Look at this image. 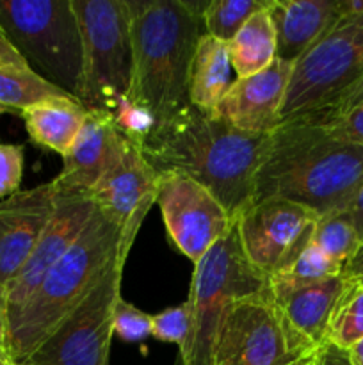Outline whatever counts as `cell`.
<instances>
[{"label":"cell","instance_id":"cell-3","mask_svg":"<svg viewBox=\"0 0 363 365\" xmlns=\"http://www.w3.org/2000/svg\"><path fill=\"white\" fill-rule=\"evenodd\" d=\"M127 6L132 38L127 96L152 110L160 123L189 103L203 20L189 13L182 0H127Z\"/></svg>","mask_w":363,"mask_h":365},{"label":"cell","instance_id":"cell-29","mask_svg":"<svg viewBox=\"0 0 363 365\" xmlns=\"http://www.w3.org/2000/svg\"><path fill=\"white\" fill-rule=\"evenodd\" d=\"M189 331H191V307L187 302L152 316V335L157 341L169 342L182 348L187 341Z\"/></svg>","mask_w":363,"mask_h":365},{"label":"cell","instance_id":"cell-42","mask_svg":"<svg viewBox=\"0 0 363 365\" xmlns=\"http://www.w3.org/2000/svg\"><path fill=\"white\" fill-rule=\"evenodd\" d=\"M2 114H13V113H11L9 109H6V107L0 106V116H2Z\"/></svg>","mask_w":363,"mask_h":365},{"label":"cell","instance_id":"cell-25","mask_svg":"<svg viewBox=\"0 0 363 365\" xmlns=\"http://www.w3.org/2000/svg\"><path fill=\"white\" fill-rule=\"evenodd\" d=\"M363 339V284L347 280L344 294L335 309L327 342L347 351Z\"/></svg>","mask_w":363,"mask_h":365},{"label":"cell","instance_id":"cell-23","mask_svg":"<svg viewBox=\"0 0 363 365\" xmlns=\"http://www.w3.org/2000/svg\"><path fill=\"white\" fill-rule=\"evenodd\" d=\"M57 98H75L31 68L0 66V106L21 114L36 103Z\"/></svg>","mask_w":363,"mask_h":365},{"label":"cell","instance_id":"cell-43","mask_svg":"<svg viewBox=\"0 0 363 365\" xmlns=\"http://www.w3.org/2000/svg\"><path fill=\"white\" fill-rule=\"evenodd\" d=\"M18 365H38V364H34V362H21V364H18Z\"/></svg>","mask_w":363,"mask_h":365},{"label":"cell","instance_id":"cell-20","mask_svg":"<svg viewBox=\"0 0 363 365\" xmlns=\"http://www.w3.org/2000/svg\"><path fill=\"white\" fill-rule=\"evenodd\" d=\"M231 70L228 43L203 32L192 61L189 103L198 107L201 113L217 118L221 100L231 86Z\"/></svg>","mask_w":363,"mask_h":365},{"label":"cell","instance_id":"cell-38","mask_svg":"<svg viewBox=\"0 0 363 365\" xmlns=\"http://www.w3.org/2000/svg\"><path fill=\"white\" fill-rule=\"evenodd\" d=\"M340 18L363 16V0H338Z\"/></svg>","mask_w":363,"mask_h":365},{"label":"cell","instance_id":"cell-10","mask_svg":"<svg viewBox=\"0 0 363 365\" xmlns=\"http://www.w3.org/2000/svg\"><path fill=\"white\" fill-rule=\"evenodd\" d=\"M317 217L294 202L265 198L242 210L235 227L246 259L269 278L290 266L310 245Z\"/></svg>","mask_w":363,"mask_h":365},{"label":"cell","instance_id":"cell-41","mask_svg":"<svg viewBox=\"0 0 363 365\" xmlns=\"http://www.w3.org/2000/svg\"><path fill=\"white\" fill-rule=\"evenodd\" d=\"M0 365H18L11 356V353L6 349V346L2 344H0Z\"/></svg>","mask_w":363,"mask_h":365},{"label":"cell","instance_id":"cell-36","mask_svg":"<svg viewBox=\"0 0 363 365\" xmlns=\"http://www.w3.org/2000/svg\"><path fill=\"white\" fill-rule=\"evenodd\" d=\"M349 214H351L352 223H354V227H356V232H358L359 239H362V242H363V182H362V185H359L358 192H356L354 200H352Z\"/></svg>","mask_w":363,"mask_h":365},{"label":"cell","instance_id":"cell-15","mask_svg":"<svg viewBox=\"0 0 363 365\" xmlns=\"http://www.w3.org/2000/svg\"><path fill=\"white\" fill-rule=\"evenodd\" d=\"M159 182V173L142 155L141 146L127 139L121 157L96 182L89 196L125 232L139 234L146 214L157 203Z\"/></svg>","mask_w":363,"mask_h":365},{"label":"cell","instance_id":"cell-24","mask_svg":"<svg viewBox=\"0 0 363 365\" xmlns=\"http://www.w3.org/2000/svg\"><path fill=\"white\" fill-rule=\"evenodd\" d=\"M310 242L322 250L330 259L340 264L342 267L351 262L352 257L358 253L359 246H362V239L356 232L349 210L317 217Z\"/></svg>","mask_w":363,"mask_h":365},{"label":"cell","instance_id":"cell-17","mask_svg":"<svg viewBox=\"0 0 363 365\" xmlns=\"http://www.w3.org/2000/svg\"><path fill=\"white\" fill-rule=\"evenodd\" d=\"M292 64L274 59L265 70L231 82L217 118L242 134L270 135L281 123V107L290 82Z\"/></svg>","mask_w":363,"mask_h":365},{"label":"cell","instance_id":"cell-13","mask_svg":"<svg viewBox=\"0 0 363 365\" xmlns=\"http://www.w3.org/2000/svg\"><path fill=\"white\" fill-rule=\"evenodd\" d=\"M95 210L96 205L88 192L63 191L57 187L56 210L48 227L43 232L25 266L6 289L7 328L16 321L50 269L73 246Z\"/></svg>","mask_w":363,"mask_h":365},{"label":"cell","instance_id":"cell-1","mask_svg":"<svg viewBox=\"0 0 363 365\" xmlns=\"http://www.w3.org/2000/svg\"><path fill=\"white\" fill-rule=\"evenodd\" d=\"M269 135L235 130L187 103L157 123L141 152L160 175L180 173L209 189L237 221L255 198V177Z\"/></svg>","mask_w":363,"mask_h":365},{"label":"cell","instance_id":"cell-22","mask_svg":"<svg viewBox=\"0 0 363 365\" xmlns=\"http://www.w3.org/2000/svg\"><path fill=\"white\" fill-rule=\"evenodd\" d=\"M228 53L237 78L251 77L274 63L276 31L269 11H260L246 21L244 27L228 43Z\"/></svg>","mask_w":363,"mask_h":365},{"label":"cell","instance_id":"cell-21","mask_svg":"<svg viewBox=\"0 0 363 365\" xmlns=\"http://www.w3.org/2000/svg\"><path fill=\"white\" fill-rule=\"evenodd\" d=\"M88 109L77 98L36 103L21 113L28 138L41 148L66 155L84 125Z\"/></svg>","mask_w":363,"mask_h":365},{"label":"cell","instance_id":"cell-5","mask_svg":"<svg viewBox=\"0 0 363 365\" xmlns=\"http://www.w3.org/2000/svg\"><path fill=\"white\" fill-rule=\"evenodd\" d=\"M265 285L267 278L246 259L237 227H233L194 264L187 298L191 331L180 348V364L214 365L217 334L228 307L258 294Z\"/></svg>","mask_w":363,"mask_h":365},{"label":"cell","instance_id":"cell-32","mask_svg":"<svg viewBox=\"0 0 363 365\" xmlns=\"http://www.w3.org/2000/svg\"><path fill=\"white\" fill-rule=\"evenodd\" d=\"M23 157L25 148L21 145L0 143V198H9L20 191Z\"/></svg>","mask_w":363,"mask_h":365},{"label":"cell","instance_id":"cell-7","mask_svg":"<svg viewBox=\"0 0 363 365\" xmlns=\"http://www.w3.org/2000/svg\"><path fill=\"white\" fill-rule=\"evenodd\" d=\"M82 41L77 98L85 109L112 110L132 86L130 11L127 0H71Z\"/></svg>","mask_w":363,"mask_h":365},{"label":"cell","instance_id":"cell-33","mask_svg":"<svg viewBox=\"0 0 363 365\" xmlns=\"http://www.w3.org/2000/svg\"><path fill=\"white\" fill-rule=\"evenodd\" d=\"M319 127L326 128L327 134L340 139V141L363 146V106L349 110L347 114L330 121V123L319 125Z\"/></svg>","mask_w":363,"mask_h":365},{"label":"cell","instance_id":"cell-39","mask_svg":"<svg viewBox=\"0 0 363 365\" xmlns=\"http://www.w3.org/2000/svg\"><path fill=\"white\" fill-rule=\"evenodd\" d=\"M7 335V309H6V291L0 285V344L6 346Z\"/></svg>","mask_w":363,"mask_h":365},{"label":"cell","instance_id":"cell-40","mask_svg":"<svg viewBox=\"0 0 363 365\" xmlns=\"http://www.w3.org/2000/svg\"><path fill=\"white\" fill-rule=\"evenodd\" d=\"M347 356L351 365H363V339L347 349Z\"/></svg>","mask_w":363,"mask_h":365},{"label":"cell","instance_id":"cell-4","mask_svg":"<svg viewBox=\"0 0 363 365\" xmlns=\"http://www.w3.org/2000/svg\"><path fill=\"white\" fill-rule=\"evenodd\" d=\"M135 237L96 207L73 246L50 269L16 321L7 328L6 349L14 362H27L59 330L93 291L121 246L134 245Z\"/></svg>","mask_w":363,"mask_h":365},{"label":"cell","instance_id":"cell-37","mask_svg":"<svg viewBox=\"0 0 363 365\" xmlns=\"http://www.w3.org/2000/svg\"><path fill=\"white\" fill-rule=\"evenodd\" d=\"M342 274H344L347 280L363 284V242H362V246H359L358 253L352 257L351 262L344 267V273Z\"/></svg>","mask_w":363,"mask_h":365},{"label":"cell","instance_id":"cell-26","mask_svg":"<svg viewBox=\"0 0 363 365\" xmlns=\"http://www.w3.org/2000/svg\"><path fill=\"white\" fill-rule=\"evenodd\" d=\"M270 0H212L203 16L205 34L230 43L253 14L267 9Z\"/></svg>","mask_w":363,"mask_h":365},{"label":"cell","instance_id":"cell-14","mask_svg":"<svg viewBox=\"0 0 363 365\" xmlns=\"http://www.w3.org/2000/svg\"><path fill=\"white\" fill-rule=\"evenodd\" d=\"M267 287L285 337L295 355L302 356L326 344L331 317L347 287L344 274L305 285L267 278Z\"/></svg>","mask_w":363,"mask_h":365},{"label":"cell","instance_id":"cell-34","mask_svg":"<svg viewBox=\"0 0 363 365\" xmlns=\"http://www.w3.org/2000/svg\"><path fill=\"white\" fill-rule=\"evenodd\" d=\"M292 365H351V362H349L347 351L326 342L320 348L299 356Z\"/></svg>","mask_w":363,"mask_h":365},{"label":"cell","instance_id":"cell-9","mask_svg":"<svg viewBox=\"0 0 363 365\" xmlns=\"http://www.w3.org/2000/svg\"><path fill=\"white\" fill-rule=\"evenodd\" d=\"M121 246L105 273L59 330L27 360L38 365H109L114 312L121 298L125 264L132 250Z\"/></svg>","mask_w":363,"mask_h":365},{"label":"cell","instance_id":"cell-12","mask_svg":"<svg viewBox=\"0 0 363 365\" xmlns=\"http://www.w3.org/2000/svg\"><path fill=\"white\" fill-rule=\"evenodd\" d=\"M292 351L269 287L228 307L217 334L214 365H292Z\"/></svg>","mask_w":363,"mask_h":365},{"label":"cell","instance_id":"cell-18","mask_svg":"<svg viewBox=\"0 0 363 365\" xmlns=\"http://www.w3.org/2000/svg\"><path fill=\"white\" fill-rule=\"evenodd\" d=\"M125 143L127 139L117 130L110 110L88 109L77 139L63 157V171L53 182L63 191L89 195L96 182L120 159Z\"/></svg>","mask_w":363,"mask_h":365},{"label":"cell","instance_id":"cell-6","mask_svg":"<svg viewBox=\"0 0 363 365\" xmlns=\"http://www.w3.org/2000/svg\"><path fill=\"white\" fill-rule=\"evenodd\" d=\"M0 27L31 70L77 98L82 41L71 0H0Z\"/></svg>","mask_w":363,"mask_h":365},{"label":"cell","instance_id":"cell-8","mask_svg":"<svg viewBox=\"0 0 363 365\" xmlns=\"http://www.w3.org/2000/svg\"><path fill=\"white\" fill-rule=\"evenodd\" d=\"M359 77H363V16L340 18L292 66L281 123L320 109Z\"/></svg>","mask_w":363,"mask_h":365},{"label":"cell","instance_id":"cell-30","mask_svg":"<svg viewBox=\"0 0 363 365\" xmlns=\"http://www.w3.org/2000/svg\"><path fill=\"white\" fill-rule=\"evenodd\" d=\"M114 334L125 342H141L152 335V316L120 298L114 312Z\"/></svg>","mask_w":363,"mask_h":365},{"label":"cell","instance_id":"cell-27","mask_svg":"<svg viewBox=\"0 0 363 365\" xmlns=\"http://www.w3.org/2000/svg\"><path fill=\"white\" fill-rule=\"evenodd\" d=\"M342 273H344V267L340 264L335 262L322 250L310 242L290 266L269 278L270 280L285 282V284L305 285L327 280V278L338 277Z\"/></svg>","mask_w":363,"mask_h":365},{"label":"cell","instance_id":"cell-28","mask_svg":"<svg viewBox=\"0 0 363 365\" xmlns=\"http://www.w3.org/2000/svg\"><path fill=\"white\" fill-rule=\"evenodd\" d=\"M112 116L116 127L128 141L141 146V143L155 130L157 120L149 109L141 103L134 102L127 95L120 96L112 107Z\"/></svg>","mask_w":363,"mask_h":365},{"label":"cell","instance_id":"cell-2","mask_svg":"<svg viewBox=\"0 0 363 365\" xmlns=\"http://www.w3.org/2000/svg\"><path fill=\"white\" fill-rule=\"evenodd\" d=\"M363 182V146L344 143L306 121L281 123L269 135L255 177V198H281L317 216L351 209Z\"/></svg>","mask_w":363,"mask_h":365},{"label":"cell","instance_id":"cell-31","mask_svg":"<svg viewBox=\"0 0 363 365\" xmlns=\"http://www.w3.org/2000/svg\"><path fill=\"white\" fill-rule=\"evenodd\" d=\"M359 106H363V77H359L354 84L344 89L333 100H330L326 106H322L320 109L313 110V113L306 114V116L294 121H306V123L312 125H326Z\"/></svg>","mask_w":363,"mask_h":365},{"label":"cell","instance_id":"cell-11","mask_svg":"<svg viewBox=\"0 0 363 365\" xmlns=\"http://www.w3.org/2000/svg\"><path fill=\"white\" fill-rule=\"evenodd\" d=\"M157 205L171 245L192 264L235 227L233 217L209 189L180 173L160 175Z\"/></svg>","mask_w":363,"mask_h":365},{"label":"cell","instance_id":"cell-16","mask_svg":"<svg viewBox=\"0 0 363 365\" xmlns=\"http://www.w3.org/2000/svg\"><path fill=\"white\" fill-rule=\"evenodd\" d=\"M57 185L50 180L0 202V285L6 291L34 252L56 210Z\"/></svg>","mask_w":363,"mask_h":365},{"label":"cell","instance_id":"cell-19","mask_svg":"<svg viewBox=\"0 0 363 365\" xmlns=\"http://www.w3.org/2000/svg\"><path fill=\"white\" fill-rule=\"evenodd\" d=\"M276 59L294 66L340 20L338 0H270Z\"/></svg>","mask_w":363,"mask_h":365},{"label":"cell","instance_id":"cell-35","mask_svg":"<svg viewBox=\"0 0 363 365\" xmlns=\"http://www.w3.org/2000/svg\"><path fill=\"white\" fill-rule=\"evenodd\" d=\"M0 66L31 68L27 64V61L21 57V53L14 48L13 43L9 41V38H7L2 27H0Z\"/></svg>","mask_w":363,"mask_h":365}]
</instances>
